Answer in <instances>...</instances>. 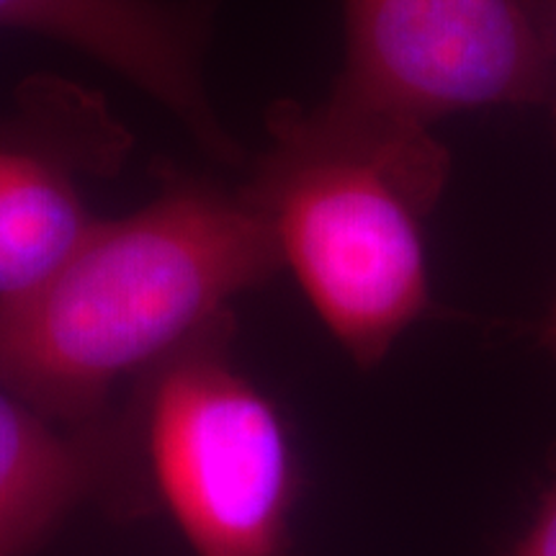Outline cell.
Returning a JSON list of instances; mask_svg holds the SVG:
<instances>
[{
	"instance_id": "obj_9",
	"label": "cell",
	"mask_w": 556,
	"mask_h": 556,
	"mask_svg": "<svg viewBox=\"0 0 556 556\" xmlns=\"http://www.w3.org/2000/svg\"><path fill=\"white\" fill-rule=\"evenodd\" d=\"M528 9L533 13V21H536V29L541 34V41H544L548 62H552L554 73V99L548 103L554 116V135H556V0H528Z\"/></svg>"
},
{
	"instance_id": "obj_6",
	"label": "cell",
	"mask_w": 556,
	"mask_h": 556,
	"mask_svg": "<svg viewBox=\"0 0 556 556\" xmlns=\"http://www.w3.org/2000/svg\"><path fill=\"white\" fill-rule=\"evenodd\" d=\"M208 24L206 0H0V29L88 54L176 114L208 155L238 165L204 86Z\"/></svg>"
},
{
	"instance_id": "obj_8",
	"label": "cell",
	"mask_w": 556,
	"mask_h": 556,
	"mask_svg": "<svg viewBox=\"0 0 556 556\" xmlns=\"http://www.w3.org/2000/svg\"><path fill=\"white\" fill-rule=\"evenodd\" d=\"M516 556H556V484L548 490L541 513Z\"/></svg>"
},
{
	"instance_id": "obj_1",
	"label": "cell",
	"mask_w": 556,
	"mask_h": 556,
	"mask_svg": "<svg viewBox=\"0 0 556 556\" xmlns=\"http://www.w3.org/2000/svg\"><path fill=\"white\" fill-rule=\"evenodd\" d=\"M281 258L253 204L173 178L129 217L96 222L45 281L0 299V384L54 422H90L268 283Z\"/></svg>"
},
{
	"instance_id": "obj_3",
	"label": "cell",
	"mask_w": 556,
	"mask_h": 556,
	"mask_svg": "<svg viewBox=\"0 0 556 556\" xmlns=\"http://www.w3.org/2000/svg\"><path fill=\"white\" fill-rule=\"evenodd\" d=\"M232 312L142 379L155 495L197 556H289L296 462L287 422L232 358Z\"/></svg>"
},
{
	"instance_id": "obj_10",
	"label": "cell",
	"mask_w": 556,
	"mask_h": 556,
	"mask_svg": "<svg viewBox=\"0 0 556 556\" xmlns=\"http://www.w3.org/2000/svg\"><path fill=\"white\" fill-rule=\"evenodd\" d=\"M544 338H546V345L552 348L554 356H556V307H554V312H552V319H548V323H546Z\"/></svg>"
},
{
	"instance_id": "obj_2",
	"label": "cell",
	"mask_w": 556,
	"mask_h": 556,
	"mask_svg": "<svg viewBox=\"0 0 556 556\" xmlns=\"http://www.w3.org/2000/svg\"><path fill=\"white\" fill-rule=\"evenodd\" d=\"M242 197L319 319L361 368L433 309L420 219L448 180L430 129L278 101Z\"/></svg>"
},
{
	"instance_id": "obj_4",
	"label": "cell",
	"mask_w": 556,
	"mask_h": 556,
	"mask_svg": "<svg viewBox=\"0 0 556 556\" xmlns=\"http://www.w3.org/2000/svg\"><path fill=\"white\" fill-rule=\"evenodd\" d=\"M343 16L332 109L430 129L454 111L554 99L528 0H343Z\"/></svg>"
},
{
	"instance_id": "obj_7",
	"label": "cell",
	"mask_w": 556,
	"mask_h": 556,
	"mask_svg": "<svg viewBox=\"0 0 556 556\" xmlns=\"http://www.w3.org/2000/svg\"><path fill=\"white\" fill-rule=\"evenodd\" d=\"M103 451L0 384V556H26L106 475Z\"/></svg>"
},
{
	"instance_id": "obj_5",
	"label": "cell",
	"mask_w": 556,
	"mask_h": 556,
	"mask_svg": "<svg viewBox=\"0 0 556 556\" xmlns=\"http://www.w3.org/2000/svg\"><path fill=\"white\" fill-rule=\"evenodd\" d=\"M129 135L106 103L60 78L21 88L18 116L0 127V299L45 281L80 245L90 217L80 176L122 165Z\"/></svg>"
}]
</instances>
